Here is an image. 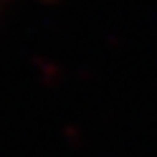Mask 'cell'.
<instances>
[{
    "label": "cell",
    "instance_id": "obj_1",
    "mask_svg": "<svg viewBox=\"0 0 157 157\" xmlns=\"http://www.w3.org/2000/svg\"><path fill=\"white\" fill-rule=\"evenodd\" d=\"M5 3H13V0H0V5H5Z\"/></svg>",
    "mask_w": 157,
    "mask_h": 157
}]
</instances>
